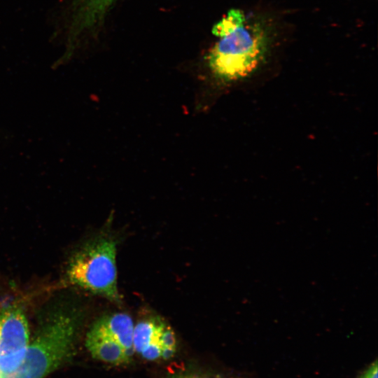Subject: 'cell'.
<instances>
[{
    "label": "cell",
    "mask_w": 378,
    "mask_h": 378,
    "mask_svg": "<svg viewBox=\"0 0 378 378\" xmlns=\"http://www.w3.org/2000/svg\"><path fill=\"white\" fill-rule=\"evenodd\" d=\"M212 33L218 40L206 57L214 76L224 83L248 76L265 59L272 44L265 22L231 9L214 24Z\"/></svg>",
    "instance_id": "1"
},
{
    "label": "cell",
    "mask_w": 378,
    "mask_h": 378,
    "mask_svg": "<svg viewBox=\"0 0 378 378\" xmlns=\"http://www.w3.org/2000/svg\"><path fill=\"white\" fill-rule=\"evenodd\" d=\"M115 255L116 241L108 235L97 237L72 255L66 270L68 280L85 290L120 302Z\"/></svg>",
    "instance_id": "2"
},
{
    "label": "cell",
    "mask_w": 378,
    "mask_h": 378,
    "mask_svg": "<svg viewBox=\"0 0 378 378\" xmlns=\"http://www.w3.org/2000/svg\"><path fill=\"white\" fill-rule=\"evenodd\" d=\"M85 345L92 356L100 361L115 365L131 361L123 348L94 324L86 335Z\"/></svg>",
    "instance_id": "3"
},
{
    "label": "cell",
    "mask_w": 378,
    "mask_h": 378,
    "mask_svg": "<svg viewBox=\"0 0 378 378\" xmlns=\"http://www.w3.org/2000/svg\"><path fill=\"white\" fill-rule=\"evenodd\" d=\"M94 325L116 341L132 358L135 353L133 348L134 323L127 314L114 313L99 318Z\"/></svg>",
    "instance_id": "4"
},
{
    "label": "cell",
    "mask_w": 378,
    "mask_h": 378,
    "mask_svg": "<svg viewBox=\"0 0 378 378\" xmlns=\"http://www.w3.org/2000/svg\"><path fill=\"white\" fill-rule=\"evenodd\" d=\"M159 321L152 319L145 320L134 326L133 348L134 352L139 354L147 345L157 340Z\"/></svg>",
    "instance_id": "5"
},
{
    "label": "cell",
    "mask_w": 378,
    "mask_h": 378,
    "mask_svg": "<svg viewBox=\"0 0 378 378\" xmlns=\"http://www.w3.org/2000/svg\"><path fill=\"white\" fill-rule=\"evenodd\" d=\"M118 0H81L86 9L97 18L103 19Z\"/></svg>",
    "instance_id": "6"
},
{
    "label": "cell",
    "mask_w": 378,
    "mask_h": 378,
    "mask_svg": "<svg viewBox=\"0 0 378 378\" xmlns=\"http://www.w3.org/2000/svg\"><path fill=\"white\" fill-rule=\"evenodd\" d=\"M157 340L162 348L176 349V340L174 331L169 326L161 321L158 323Z\"/></svg>",
    "instance_id": "7"
},
{
    "label": "cell",
    "mask_w": 378,
    "mask_h": 378,
    "mask_svg": "<svg viewBox=\"0 0 378 378\" xmlns=\"http://www.w3.org/2000/svg\"><path fill=\"white\" fill-rule=\"evenodd\" d=\"M161 345L158 340H155L147 345L139 354L144 359L153 361L161 359Z\"/></svg>",
    "instance_id": "8"
},
{
    "label": "cell",
    "mask_w": 378,
    "mask_h": 378,
    "mask_svg": "<svg viewBox=\"0 0 378 378\" xmlns=\"http://www.w3.org/2000/svg\"><path fill=\"white\" fill-rule=\"evenodd\" d=\"M377 361L372 362L357 378H377Z\"/></svg>",
    "instance_id": "9"
},
{
    "label": "cell",
    "mask_w": 378,
    "mask_h": 378,
    "mask_svg": "<svg viewBox=\"0 0 378 378\" xmlns=\"http://www.w3.org/2000/svg\"><path fill=\"white\" fill-rule=\"evenodd\" d=\"M172 378H216L209 375L199 373H186L174 376Z\"/></svg>",
    "instance_id": "10"
}]
</instances>
